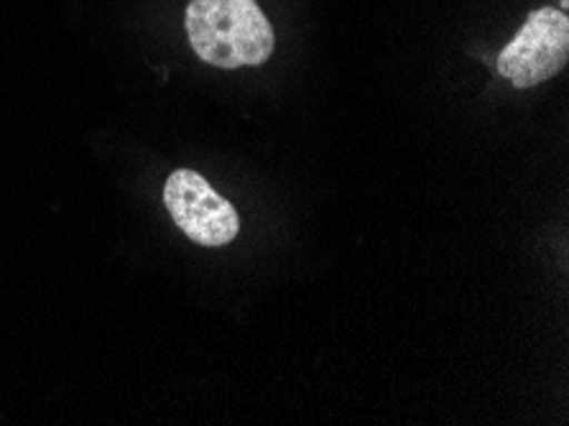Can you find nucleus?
<instances>
[{"mask_svg":"<svg viewBox=\"0 0 569 426\" xmlns=\"http://www.w3.org/2000/svg\"><path fill=\"white\" fill-rule=\"evenodd\" d=\"M194 55L218 69L269 62L276 33L256 0H192L184 16Z\"/></svg>","mask_w":569,"mask_h":426,"instance_id":"nucleus-1","label":"nucleus"},{"mask_svg":"<svg viewBox=\"0 0 569 426\" xmlns=\"http://www.w3.org/2000/svg\"><path fill=\"white\" fill-rule=\"evenodd\" d=\"M569 59V21L565 11L539 8L498 57V72L519 90L551 80Z\"/></svg>","mask_w":569,"mask_h":426,"instance_id":"nucleus-2","label":"nucleus"},{"mask_svg":"<svg viewBox=\"0 0 569 426\" xmlns=\"http://www.w3.org/2000/svg\"><path fill=\"white\" fill-rule=\"evenodd\" d=\"M163 202L177 228L197 246L220 248L238 238L240 217L236 207L192 169L171 174L163 185Z\"/></svg>","mask_w":569,"mask_h":426,"instance_id":"nucleus-3","label":"nucleus"}]
</instances>
